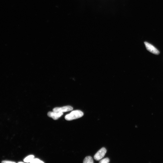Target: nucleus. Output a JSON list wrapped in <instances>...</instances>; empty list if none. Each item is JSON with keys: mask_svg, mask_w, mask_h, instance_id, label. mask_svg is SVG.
<instances>
[{"mask_svg": "<svg viewBox=\"0 0 163 163\" xmlns=\"http://www.w3.org/2000/svg\"><path fill=\"white\" fill-rule=\"evenodd\" d=\"M84 114L82 111L79 110L74 111L70 114L66 115L65 119L67 121H71L81 118Z\"/></svg>", "mask_w": 163, "mask_h": 163, "instance_id": "obj_1", "label": "nucleus"}, {"mask_svg": "<svg viewBox=\"0 0 163 163\" xmlns=\"http://www.w3.org/2000/svg\"><path fill=\"white\" fill-rule=\"evenodd\" d=\"M106 152L105 148H102L95 154L94 156V159L97 161L100 160L104 156Z\"/></svg>", "mask_w": 163, "mask_h": 163, "instance_id": "obj_2", "label": "nucleus"}, {"mask_svg": "<svg viewBox=\"0 0 163 163\" xmlns=\"http://www.w3.org/2000/svg\"><path fill=\"white\" fill-rule=\"evenodd\" d=\"M144 44L147 50L150 52L156 55L160 54L159 51L152 44L146 42Z\"/></svg>", "mask_w": 163, "mask_h": 163, "instance_id": "obj_3", "label": "nucleus"}, {"mask_svg": "<svg viewBox=\"0 0 163 163\" xmlns=\"http://www.w3.org/2000/svg\"><path fill=\"white\" fill-rule=\"evenodd\" d=\"M73 108L70 106H64L61 107H56L53 109V111L64 113L73 110Z\"/></svg>", "mask_w": 163, "mask_h": 163, "instance_id": "obj_4", "label": "nucleus"}, {"mask_svg": "<svg viewBox=\"0 0 163 163\" xmlns=\"http://www.w3.org/2000/svg\"><path fill=\"white\" fill-rule=\"evenodd\" d=\"M63 113H59L55 111H50L48 112V115L50 118H51L54 120H56L62 116Z\"/></svg>", "mask_w": 163, "mask_h": 163, "instance_id": "obj_5", "label": "nucleus"}, {"mask_svg": "<svg viewBox=\"0 0 163 163\" xmlns=\"http://www.w3.org/2000/svg\"><path fill=\"white\" fill-rule=\"evenodd\" d=\"M93 158L90 156L86 157L83 162L84 163H93Z\"/></svg>", "mask_w": 163, "mask_h": 163, "instance_id": "obj_6", "label": "nucleus"}, {"mask_svg": "<svg viewBox=\"0 0 163 163\" xmlns=\"http://www.w3.org/2000/svg\"><path fill=\"white\" fill-rule=\"evenodd\" d=\"M34 155H29L25 158V159L24 160V161L25 162L30 163V161L34 158Z\"/></svg>", "mask_w": 163, "mask_h": 163, "instance_id": "obj_7", "label": "nucleus"}, {"mask_svg": "<svg viewBox=\"0 0 163 163\" xmlns=\"http://www.w3.org/2000/svg\"><path fill=\"white\" fill-rule=\"evenodd\" d=\"M30 163H44V162L38 159H33L30 162Z\"/></svg>", "mask_w": 163, "mask_h": 163, "instance_id": "obj_8", "label": "nucleus"}, {"mask_svg": "<svg viewBox=\"0 0 163 163\" xmlns=\"http://www.w3.org/2000/svg\"><path fill=\"white\" fill-rule=\"evenodd\" d=\"M110 162V160L108 158H105L102 160H101L100 162V163H109Z\"/></svg>", "mask_w": 163, "mask_h": 163, "instance_id": "obj_9", "label": "nucleus"}, {"mask_svg": "<svg viewBox=\"0 0 163 163\" xmlns=\"http://www.w3.org/2000/svg\"><path fill=\"white\" fill-rule=\"evenodd\" d=\"M2 163H15V162L8 160H4L2 162Z\"/></svg>", "mask_w": 163, "mask_h": 163, "instance_id": "obj_10", "label": "nucleus"}, {"mask_svg": "<svg viewBox=\"0 0 163 163\" xmlns=\"http://www.w3.org/2000/svg\"><path fill=\"white\" fill-rule=\"evenodd\" d=\"M18 163H23L24 162H18Z\"/></svg>", "mask_w": 163, "mask_h": 163, "instance_id": "obj_11", "label": "nucleus"}]
</instances>
